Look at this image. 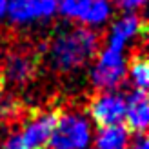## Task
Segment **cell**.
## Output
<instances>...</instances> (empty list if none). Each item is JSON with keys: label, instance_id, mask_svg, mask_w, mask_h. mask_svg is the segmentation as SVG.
<instances>
[{"label": "cell", "instance_id": "6da1fadb", "mask_svg": "<svg viewBox=\"0 0 149 149\" xmlns=\"http://www.w3.org/2000/svg\"><path fill=\"white\" fill-rule=\"evenodd\" d=\"M100 36L87 27H60L47 42L49 65L58 73H73L98 55Z\"/></svg>", "mask_w": 149, "mask_h": 149}, {"label": "cell", "instance_id": "7a4b0ae2", "mask_svg": "<svg viewBox=\"0 0 149 149\" xmlns=\"http://www.w3.org/2000/svg\"><path fill=\"white\" fill-rule=\"evenodd\" d=\"M89 144H91V124L87 118L77 111L58 113L47 149H87Z\"/></svg>", "mask_w": 149, "mask_h": 149}, {"label": "cell", "instance_id": "3957f363", "mask_svg": "<svg viewBox=\"0 0 149 149\" xmlns=\"http://www.w3.org/2000/svg\"><path fill=\"white\" fill-rule=\"evenodd\" d=\"M58 113H38L33 115L22 125V129L11 133L4 142V149H46L53 133Z\"/></svg>", "mask_w": 149, "mask_h": 149}, {"label": "cell", "instance_id": "277c9868", "mask_svg": "<svg viewBox=\"0 0 149 149\" xmlns=\"http://www.w3.org/2000/svg\"><path fill=\"white\" fill-rule=\"evenodd\" d=\"M127 62L124 58V51L116 47H104L96 55V62L91 69V84L100 91H115L124 82Z\"/></svg>", "mask_w": 149, "mask_h": 149}, {"label": "cell", "instance_id": "5b68a950", "mask_svg": "<svg viewBox=\"0 0 149 149\" xmlns=\"http://www.w3.org/2000/svg\"><path fill=\"white\" fill-rule=\"evenodd\" d=\"M58 11L68 20L89 27H98L111 18L113 4L109 0H56Z\"/></svg>", "mask_w": 149, "mask_h": 149}, {"label": "cell", "instance_id": "8992f818", "mask_svg": "<svg viewBox=\"0 0 149 149\" xmlns=\"http://www.w3.org/2000/svg\"><path fill=\"white\" fill-rule=\"evenodd\" d=\"M89 116L93 118L98 127H107V125H118L124 122L125 113V96L116 91H104L98 93L89 102L87 107Z\"/></svg>", "mask_w": 149, "mask_h": 149}, {"label": "cell", "instance_id": "52a82bcc", "mask_svg": "<svg viewBox=\"0 0 149 149\" xmlns=\"http://www.w3.org/2000/svg\"><path fill=\"white\" fill-rule=\"evenodd\" d=\"M58 11L56 0H7L9 18L15 24H31L36 20H47Z\"/></svg>", "mask_w": 149, "mask_h": 149}, {"label": "cell", "instance_id": "ba28073f", "mask_svg": "<svg viewBox=\"0 0 149 149\" xmlns=\"http://www.w3.org/2000/svg\"><path fill=\"white\" fill-rule=\"evenodd\" d=\"M146 33H147L146 18L136 13H127L124 17L116 18L115 24L111 26L107 46L124 51L129 42L136 40V38H144Z\"/></svg>", "mask_w": 149, "mask_h": 149}, {"label": "cell", "instance_id": "9c48e42d", "mask_svg": "<svg viewBox=\"0 0 149 149\" xmlns=\"http://www.w3.org/2000/svg\"><path fill=\"white\" fill-rule=\"evenodd\" d=\"M125 125L124 127L129 133H135L136 136L144 135L149 125V104L147 93L135 89L125 98V113H124Z\"/></svg>", "mask_w": 149, "mask_h": 149}, {"label": "cell", "instance_id": "30bf717a", "mask_svg": "<svg viewBox=\"0 0 149 149\" xmlns=\"http://www.w3.org/2000/svg\"><path fill=\"white\" fill-rule=\"evenodd\" d=\"M36 62L31 53H24V51H15V53L7 55L4 62V77L13 82V84H26L35 77Z\"/></svg>", "mask_w": 149, "mask_h": 149}, {"label": "cell", "instance_id": "8fae6325", "mask_svg": "<svg viewBox=\"0 0 149 149\" xmlns=\"http://www.w3.org/2000/svg\"><path fill=\"white\" fill-rule=\"evenodd\" d=\"M96 149H127L129 147V131L124 124L100 127L95 136Z\"/></svg>", "mask_w": 149, "mask_h": 149}, {"label": "cell", "instance_id": "7c38bea8", "mask_svg": "<svg viewBox=\"0 0 149 149\" xmlns=\"http://www.w3.org/2000/svg\"><path fill=\"white\" fill-rule=\"evenodd\" d=\"M129 68L125 71V74H129V78L133 82L135 89L138 91H146L149 84V64L144 51H138L129 58Z\"/></svg>", "mask_w": 149, "mask_h": 149}, {"label": "cell", "instance_id": "4fadbf2b", "mask_svg": "<svg viewBox=\"0 0 149 149\" xmlns=\"http://www.w3.org/2000/svg\"><path fill=\"white\" fill-rule=\"evenodd\" d=\"M109 2L122 7L124 11H136L146 6V0H109Z\"/></svg>", "mask_w": 149, "mask_h": 149}, {"label": "cell", "instance_id": "5bb4252c", "mask_svg": "<svg viewBox=\"0 0 149 149\" xmlns=\"http://www.w3.org/2000/svg\"><path fill=\"white\" fill-rule=\"evenodd\" d=\"M129 149H149V144H147V138L146 135H140L135 138V142L129 146Z\"/></svg>", "mask_w": 149, "mask_h": 149}, {"label": "cell", "instance_id": "9a60e30c", "mask_svg": "<svg viewBox=\"0 0 149 149\" xmlns=\"http://www.w3.org/2000/svg\"><path fill=\"white\" fill-rule=\"evenodd\" d=\"M6 11H7V0H0V18L6 15Z\"/></svg>", "mask_w": 149, "mask_h": 149}, {"label": "cell", "instance_id": "2e32d148", "mask_svg": "<svg viewBox=\"0 0 149 149\" xmlns=\"http://www.w3.org/2000/svg\"><path fill=\"white\" fill-rule=\"evenodd\" d=\"M2 89H4V86H2V78H0V100H2Z\"/></svg>", "mask_w": 149, "mask_h": 149}]
</instances>
